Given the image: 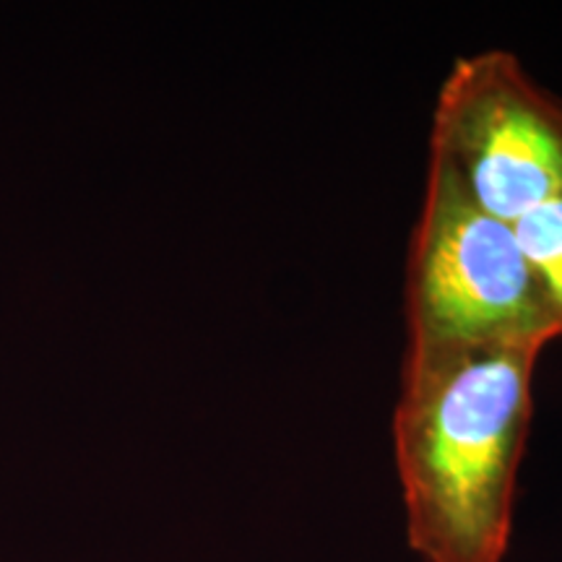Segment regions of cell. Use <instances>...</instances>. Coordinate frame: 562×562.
<instances>
[{
  "mask_svg": "<svg viewBox=\"0 0 562 562\" xmlns=\"http://www.w3.org/2000/svg\"><path fill=\"white\" fill-rule=\"evenodd\" d=\"M539 355L531 344H406L393 456L422 562H503Z\"/></svg>",
  "mask_w": 562,
  "mask_h": 562,
  "instance_id": "1",
  "label": "cell"
},
{
  "mask_svg": "<svg viewBox=\"0 0 562 562\" xmlns=\"http://www.w3.org/2000/svg\"><path fill=\"white\" fill-rule=\"evenodd\" d=\"M404 311L409 344L544 349L558 339V321L516 227L469 201L432 165L406 256Z\"/></svg>",
  "mask_w": 562,
  "mask_h": 562,
  "instance_id": "2",
  "label": "cell"
},
{
  "mask_svg": "<svg viewBox=\"0 0 562 562\" xmlns=\"http://www.w3.org/2000/svg\"><path fill=\"white\" fill-rule=\"evenodd\" d=\"M430 165L487 214L516 224L562 195V100L510 50L459 58L435 100Z\"/></svg>",
  "mask_w": 562,
  "mask_h": 562,
  "instance_id": "3",
  "label": "cell"
},
{
  "mask_svg": "<svg viewBox=\"0 0 562 562\" xmlns=\"http://www.w3.org/2000/svg\"><path fill=\"white\" fill-rule=\"evenodd\" d=\"M513 227L526 261L542 284L558 321V339H562V195L529 211Z\"/></svg>",
  "mask_w": 562,
  "mask_h": 562,
  "instance_id": "4",
  "label": "cell"
}]
</instances>
